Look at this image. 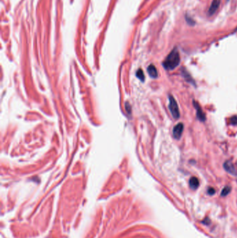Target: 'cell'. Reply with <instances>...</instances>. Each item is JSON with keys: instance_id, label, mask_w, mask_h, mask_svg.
Here are the masks:
<instances>
[{"instance_id": "cell-1", "label": "cell", "mask_w": 237, "mask_h": 238, "mask_svg": "<svg viewBox=\"0 0 237 238\" xmlns=\"http://www.w3.org/2000/svg\"><path fill=\"white\" fill-rule=\"evenodd\" d=\"M180 64V55L177 48L170 52L163 62V66L167 70H173Z\"/></svg>"}, {"instance_id": "cell-2", "label": "cell", "mask_w": 237, "mask_h": 238, "mask_svg": "<svg viewBox=\"0 0 237 238\" xmlns=\"http://www.w3.org/2000/svg\"><path fill=\"white\" fill-rule=\"evenodd\" d=\"M168 98H169L168 107H169V110H170V111L172 116H173V117L175 119L180 118V109H179V107H178V105H177L176 100L175 99L174 97H173L172 95H169Z\"/></svg>"}, {"instance_id": "cell-3", "label": "cell", "mask_w": 237, "mask_h": 238, "mask_svg": "<svg viewBox=\"0 0 237 238\" xmlns=\"http://www.w3.org/2000/svg\"><path fill=\"white\" fill-rule=\"evenodd\" d=\"M223 167L228 174L232 175V176H237V169L235 166L234 164L231 160L225 161L223 164Z\"/></svg>"}, {"instance_id": "cell-4", "label": "cell", "mask_w": 237, "mask_h": 238, "mask_svg": "<svg viewBox=\"0 0 237 238\" xmlns=\"http://www.w3.org/2000/svg\"><path fill=\"white\" fill-rule=\"evenodd\" d=\"M193 106L195 109H196V116L197 119H198L200 121L204 122L206 120V115H205L204 111H203L202 109L201 108L200 105H199L198 103L193 100Z\"/></svg>"}, {"instance_id": "cell-5", "label": "cell", "mask_w": 237, "mask_h": 238, "mask_svg": "<svg viewBox=\"0 0 237 238\" xmlns=\"http://www.w3.org/2000/svg\"><path fill=\"white\" fill-rule=\"evenodd\" d=\"M183 130H184V124L182 123H179L173 127V137L175 139H180L182 137Z\"/></svg>"}, {"instance_id": "cell-6", "label": "cell", "mask_w": 237, "mask_h": 238, "mask_svg": "<svg viewBox=\"0 0 237 238\" xmlns=\"http://www.w3.org/2000/svg\"><path fill=\"white\" fill-rule=\"evenodd\" d=\"M220 4H221V0H213L209 8L208 14L211 16L215 13L216 11L219 8Z\"/></svg>"}, {"instance_id": "cell-7", "label": "cell", "mask_w": 237, "mask_h": 238, "mask_svg": "<svg viewBox=\"0 0 237 238\" xmlns=\"http://www.w3.org/2000/svg\"><path fill=\"white\" fill-rule=\"evenodd\" d=\"M147 72L149 75L152 78H157L158 77V71L156 70V67L154 65L151 64L147 67Z\"/></svg>"}, {"instance_id": "cell-8", "label": "cell", "mask_w": 237, "mask_h": 238, "mask_svg": "<svg viewBox=\"0 0 237 238\" xmlns=\"http://www.w3.org/2000/svg\"><path fill=\"white\" fill-rule=\"evenodd\" d=\"M182 75L184 77V79H186V81H187L188 82H189L190 84H193V86H195V85H196V84H195V81H194V79H193V77H192L191 75H190V74L187 72V70L183 69L182 70Z\"/></svg>"}, {"instance_id": "cell-9", "label": "cell", "mask_w": 237, "mask_h": 238, "mask_svg": "<svg viewBox=\"0 0 237 238\" xmlns=\"http://www.w3.org/2000/svg\"><path fill=\"white\" fill-rule=\"evenodd\" d=\"M199 185H200L199 180L196 177H194L193 176V177L191 178V179L189 180V186L192 189L195 190V189L198 188Z\"/></svg>"}, {"instance_id": "cell-10", "label": "cell", "mask_w": 237, "mask_h": 238, "mask_svg": "<svg viewBox=\"0 0 237 238\" xmlns=\"http://www.w3.org/2000/svg\"><path fill=\"white\" fill-rule=\"evenodd\" d=\"M231 189H232V188H231V187H229V186H226V187H224L223 190L221 191V196H227V195L230 193Z\"/></svg>"}, {"instance_id": "cell-11", "label": "cell", "mask_w": 237, "mask_h": 238, "mask_svg": "<svg viewBox=\"0 0 237 238\" xmlns=\"http://www.w3.org/2000/svg\"><path fill=\"white\" fill-rule=\"evenodd\" d=\"M136 76H137V77H139L141 81H144L145 76H144V74H143V70H142L139 69V70H138L137 72H136Z\"/></svg>"}, {"instance_id": "cell-12", "label": "cell", "mask_w": 237, "mask_h": 238, "mask_svg": "<svg viewBox=\"0 0 237 238\" xmlns=\"http://www.w3.org/2000/svg\"><path fill=\"white\" fill-rule=\"evenodd\" d=\"M230 124L232 125H237V116H233L231 117Z\"/></svg>"}, {"instance_id": "cell-13", "label": "cell", "mask_w": 237, "mask_h": 238, "mask_svg": "<svg viewBox=\"0 0 237 238\" xmlns=\"http://www.w3.org/2000/svg\"><path fill=\"white\" fill-rule=\"evenodd\" d=\"M207 193L211 195V196H212V195H214L216 193L215 189L213 188V187H209V188H208V190H207Z\"/></svg>"}]
</instances>
